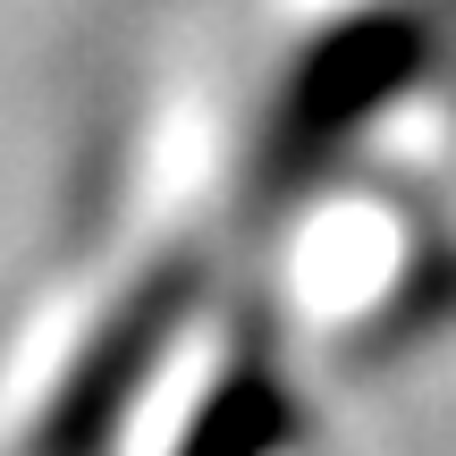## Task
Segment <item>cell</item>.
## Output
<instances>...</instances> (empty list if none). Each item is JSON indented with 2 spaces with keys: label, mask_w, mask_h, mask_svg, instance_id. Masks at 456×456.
<instances>
[{
  "label": "cell",
  "mask_w": 456,
  "mask_h": 456,
  "mask_svg": "<svg viewBox=\"0 0 456 456\" xmlns=\"http://www.w3.org/2000/svg\"><path fill=\"white\" fill-rule=\"evenodd\" d=\"M440 68V26H431L414 0H380L355 9L288 68L271 118L254 135V203L279 212L305 186H322L346 161V144L372 135V118L389 102H406L414 85Z\"/></svg>",
  "instance_id": "obj_1"
},
{
  "label": "cell",
  "mask_w": 456,
  "mask_h": 456,
  "mask_svg": "<svg viewBox=\"0 0 456 456\" xmlns=\"http://www.w3.org/2000/svg\"><path fill=\"white\" fill-rule=\"evenodd\" d=\"M203 288H212L203 254L152 262V271L94 322V338L77 346V363L60 372L43 423L26 431V456H110L118 431H127V414L144 406L152 372L169 363V346H178L186 322L203 313Z\"/></svg>",
  "instance_id": "obj_2"
},
{
  "label": "cell",
  "mask_w": 456,
  "mask_h": 456,
  "mask_svg": "<svg viewBox=\"0 0 456 456\" xmlns=\"http://www.w3.org/2000/svg\"><path fill=\"white\" fill-rule=\"evenodd\" d=\"M296 431H305V406H296L288 363H279L262 338H245L237 355L220 363L212 397L195 406L178 456H288Z\"/></svg>",
  "instance_id": "obj_3"
}]
</instances>
